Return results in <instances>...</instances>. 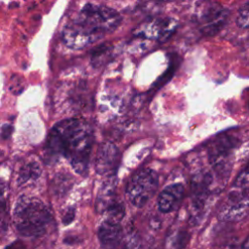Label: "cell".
Listing matches in <instances>:
<instances>
[{
	"mask_svg": "<svg viewBox=\"0 0 249 249\" xmlns=\"http://www.w3.org/2000/svg\"><path fill=\"white\" fill-rule=\"evenodd\" d=\"M233 147L234 140L231 136L223 135L219 139H216L209 150V159L211 163L215 164L216 167L222 166Z\"/></svg>",
	"mask_w": 249,
	"mask_h": 249,
	"instance_id": "8fae6325",
	"label": "cell"
},
{
	"mask_svg": "<svg viewBox=\"0 0 249 249\" xmlns=\"http://www.w3.org/2000/svg\"><path fill=\"white\" fill-rule=\"evenodd\" d=\"M189 240V234L183 231H174L166 238V249H183Z\"/></svg>",
	"mask_w": 249,
	"mask_h": 249,
	"instance_id": "5bb4252c",
	"label": "cell"
},
{
	"mask_svg": "<svg viewBox=\"0 0 249 249\" xmlns=\"http://www.w3.org/2000/svg\"><path fill=\"white\" fill-rule=\"evenodd\" d=\"M184 196L182 184H172L164 188L159 195L158 207L162 213H169L177 208Z\"/></svg>",
	"mask_w": 249,
	"mask_h": 249,
	"instance_id": "30bf717a",
	"label": "cell"
},
{
	"mask_svg": "<svg viewBox=\"0 0 249 249\" xmlns=\"http://www.w3.org/2000/svg\"><path fill=\"white\" fill-rule=\"evenodd\" d=\"M12 130H13V127H12L11 125H9V124L4 125V126L2 127V132H1L2 138H5V139L8 138V137L11 135Z\"/></svg>",
	"mask_w": 249,
	"mask_h": 249,
	"instance_id": "ffe728a7",
	"label": "cell"
},
{
	"mask_svg": "<svg viewBox=\"0 0 249 249\" xmlns=\"http://www.w3.org/2000/svg\"><path fill=\"white\" fill-rule=\"evenodd\" d=\"M118 199L115 194V186L113 183H105L97 196L96 210L99 213H104Z\"/></svg>",
	"mask_w": 249,
	"mask_h": 249,
	"instance_id": "7c38bea8",
	"label": "cell"
},
{
	"mask_svg": "<svg viewBox=\"0 0 249 249\" xmlns=\"http://www.w3.org/2000/svg\"><path fill=\"white\" fill-rule=\"evenodd\" d=\"M93 135L90 125L83 120L68 119L57 123L50 131L45 147L46 157L63 156L79 174L88 170Z\"/></svg>",
	"mask_w": 249,
	"mask_h": 249,
	"instance_id": "6da1fadb",
	"label": "cell"
},
{
	"mask_svg": "<svg viewBox=\"0 0 249 249\" xmlns=\"http://www.w3.org/2000/svg\"><path fill=\"white\" fill-rule=\"evenodd\" d=\"M236 23L242 28L249 27V2L244 3L237 12Z\"/></svg>",
	"mask_w": 249,
	"mask_h": 249,
	"instance_id": "2e32d148",
	"label": "cell"
},
{
	"mask_svg": "<svg viewBox=\"0 0 249 249\" xmlns=\"http://www.w3.org/2000/svg\"><path fill=\"white\" fill-rule=\"evenodd\" d=\"M141 241L138 233L133 231H127L121 239L118 249H140Z\"/></svg>",
	"mask_w": 249,
	"mask_h": 249,
	"instance_id": "9a60e30c",
	"label": "cell"
},
{
	"mask_svg": "<svg viewBox=\"0 0 249 249\" xmlns=\"http://www.w3.org/2000/svg\"><path fill=\"white\" fill-rule=\"evenodd\" d=\"M229 12L217 3H205L197 10V23L206 35L218 32L227 21Z\"/></svg>",
	"mask_w": 249,
	"mask_h": 249,
	"instance_id": "5b68a950",
	"label": "cell"
},
{
	"mask_svg": "<svg viewBox=\"0 0 249 249\" xmlns=\"http://www.w3.org/2000/svg\"><path fill=\"white\" fill-rule=\"evenodd\" d=\"M122 18L112 8L89 3L85 5L76 18L65 25L62 30V41L71 49H83L106 32L118 27Z\"/></svg>",
	"mask_w": 249,
	"mask_h": 249,
	"instance_id": "7a4b0ae2",
	"label": "cell"
},
{
	"mask_svg": "<svg viewBox=\"0 0 249 249\" xmlns=\"http://www.w3.org/2000/svg\"><path fill=\"white\" fill-rule=\"evenodd\" d=\"M120 153L117 147L110 142L100 145L95 159V169L101 175H113L118 167Z\"/></svg>",
	"mask_w": 249,
	"mask_h": 249,
	"instance_id": "ba28073f",
	"label": "cell"
},
{
	"mask_svg": "<svg viewBox=\"0 0 249 249\" xmlns=\"http://www.w3.org/2000/svg\"><path fill=\"white\" fill-rule=\"evenodd\" d=\"M97 235L103 249H118L123 237L120 223L105 220L98 228Z\"/></svg>",
	"mask_w": 249,
	"mask_h": 249,
	"instance_id": "9c48e42d",
	"label": "cell"
},
{
	"mask_svg": "<svg viewBox=\"0 0 249 249\" xmlns=\"http://www.w3.org/2000/svg\"><path fill=\"white\" fill-rule=\"evenodd\" d=\"M242 249H249V235L246 237L245 241L242 244Z\"/></svg>",
	"mask_w": 249,
	"mask_h": 249,
	"instance_id": "44dd1931",
	"label": "cell"
},
{
	"mask_svg": "<svg viewBox=\"0 0 249 249\" xmlns=\"http://www.w3.org/2000/svg\"><path fill=\"white\" fill-rule=\"evenodd\" d=\"M40 173L41 168L37 162H28L20 168L18 176V184L20 186L30 180H36L40 176Z\"/></svg>",
	"mask_w": 249,
	"mask_h": 249,
	"instance_id": "4fadbf2b",
	"label": "cell"
},
{
	"mask_svg": "<svg viewBox=\"0 0 249 249\" xmlns=\"http://www.w3.org/2000/svg\"><path fill=\"white\" fill-rule=\"evenodd\" d=\"M176 20L170 18H153L143 22L136 30V37L162 42L166 40L176 29Z\"/></svg>",
	"mask_w": 249,
	"mask_h": 249,
	"instance_id": "52a82bcc",
	"label": "cell"
},
{
	"mask_svg": "<svg viewBox=\"0 0 249 249\" xmlns=\"http://www.w3.org/2000/svg\"><path fill=\"white\" fill-rule=\"evenodd\" d=\"M6 229H7L6 199L4 196V187H0V231H5Z\"/></svg>",
	"mask_w": 249,
	"mask_h": 249,
	"instance_id": "e0dca14e",
	"label": "cell"
},
{
	"mask_svg": "<svg viewBox=\"0 0 249 249\" xmlns=\"http://www.w3.org/2000/svg\"><path fill=\"white\" fill-rule=\"evenodd\" d=\"M74 218H75V209L74 208H69L66 212H65V214L63 215V217H62V223L64 224V225H69L70 223H72V221L74 220Z\"/></svg>",
	"mask_w": 249,
	"mask_h": 249,
	"instance_id": "d6986e66",
	"label": "cell"
},
{
	"mask_svg": "<svg viewBox=\"0 0 249 249\" xmlns=\"http://www.w3.org/2000/svg\"><path fill=\"white\" fill-rule=\"evenodd\" d=\"M141 249V248H140ZM149 249H155V248H149Z\"/></svg>",
	"mask_w": 249,
	"mask_h": 249,
	"instance_id": "603a6c76",
	"label": "cell"
},
{
	"mask_svg": "<svg viewBox=\"0 0 249 249\" xmlns=\"http://www.w3.org/2000/svg\"><path fill=\"white\" fill-rule=\"evenodd\" d=\"M159 186L158 174L149 168L137 171L128 181L125 194L135 207L144 206L155 195Z\"/></svg>",
	"mask_w": 249,
	"mask_h": 249,
	"instance_id": "277c9868",
	"label": "cell"
},
{
	"mask_svg": "<svg viewBox=\"0 0 249 249\" xmlns=\"http://www.w3.org/2000/svg\"><path fill=\"white\" fill-rule=\"evenodd\" d=\"M224 249H232V248H231V247H227V248H224Z\"/></svg>",
	"mask_w": 249,
	"mask_h": 249,
	"instance_id": "7402d4cb",
	"label": "cell"
},
{
	"mask_svg": "<svg viewBox=\"0 0 249 249\" xmlns=\"http://www.w3.org/2000/svg\"><path fill=\"white\" fill-rule=\"evenodd\" d=\"M249 214V189L231 193L221 206L218 217L222 221L235 222Z\"/></svg>",
	"mask_w": 249,
	"mask_h": 249,
	"instance_id": "8992f818",
	"label": "cell"
},
{
	"mask_svg": "<svg viewBox=\"0 0 249 249\" xmlns=\"http://www.w3.org/2000/svg\"><path fill=\"white\" fill-rule=\"evenodd\" d=\"M14 220L16 228L21 235L37 237L46 232L52 216L40 199L22 196L15 206Z\"/></svg>",
	"mask_w": 249,
	"mask_h": 249,
	"instance_id": "3957f363",
	"label": "cell"
},
{
	"mask_svg": "<svg viewBox=\"0 0 249 249\" xmlns=\"http://www.w3.org/2000/svg\"><path fill=\"white\" fill-rule=\"evenodd\" d=\"M234 185L237 188L248 189L249 187V165L237 176Z\"/></svg>",
	"mask_w": 249,
	"mask_h": 249,
	"instance_id": "ac0fdd59",
	"label": "cell"
}]
</instances>
